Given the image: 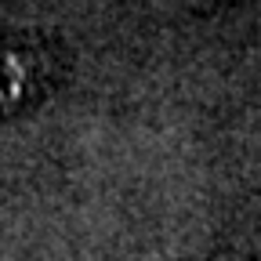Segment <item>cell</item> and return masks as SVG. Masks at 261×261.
<instances>
[{
    "mask_svg": "<svg viewBox=\"0 0 261 261\" xmlns=\"http://www.w3.org/2000/svg\"><path fill=\"white\" fill-rule=\"evenodd\" d=\"M44 87L40 55L25 47H0V116H8L25 106Z\"/></svg>",
    "mask_w": 261,
    "mask_h": 261,
    "instance_id": "6da1fadb",
    "label": "cell"
}]
</instances>
